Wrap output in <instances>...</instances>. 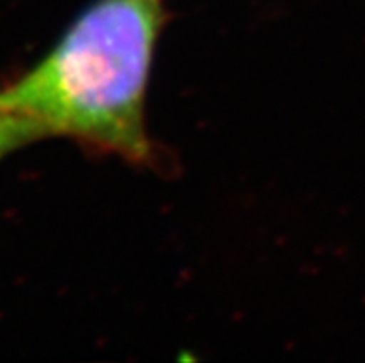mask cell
I'll use <instances>...</instances> for the list:
<instances>
[{
	"label": "cell",
	"instance_id": "obj_1",
	"mask_svg": "<svg viewBox=\"0 0 365 363\" xmlns=\"http://www.w3.org/2000/svg\"><path fill=\"white\" fill-rule=\"evenodd\" d=\"M163 14L158 0H95L36 67L0 89V108L43 136H67L143 163L145 101Z\"/></svg>",
	"mask_w": 365,
	"mask_h": 363
},
{
	"label": "cell",
	"instance_id": "obj_2",
	"mask_svg": "<svg viewBox=\"0 0 365 363\" xmlns=\"http://www.w3.org/2000/svg\"><path fill=\"white\" fill-rule=\"evenodd\" d=\"M43 138H45L43 132L32 121L0 108V158H4L6 154L23 147L26 143Z\"/></svg>",
	"mask_w": 365,
	"mask_h": 363
}]
</instances>
